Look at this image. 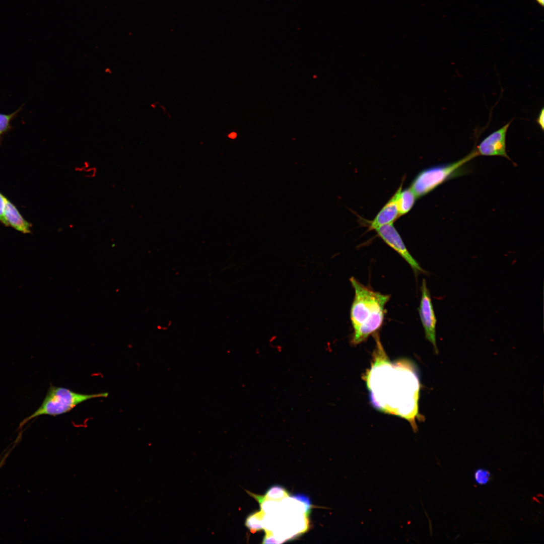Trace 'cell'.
Returning <instances> with one entry per match:
<instances>
[{"label": "cell", "instance_id": "6da1fadb", "mask_svg": "<svg viewBox=\"0 0 544 544\" xmlns=\"http://www.w3.org/2000/svg\"><path fill=\"white\" fill-rule=\"evenodd\" d=\"M376 348L371 367L363 376L372 405L378 411L406 420L418 431L420 382L415 365L410 360L391 362L377 333L374 334Z\"/></svg>", "mask_w": 544, "mask_h": 544}, {"label": "cell", "instance_id": "7a4b0ae2", "mask_svg": "<svg viewBox=\"0 0 544 544\" xmlns=\"http://www.w3.org/2000/svg\"><path fill=\"white\" fill-rule=\"evenodd\" d=\"M350 282L355 292L350 311L354 329L351 343L357 345L381 327L384 318V307L390 296L373 291L354 277L350 278Z\"/></svg>", "mask_w": 544, "mask_h": 544}, {"label": "cell", "instance_id": "3957f363", "mask_svg": "<svg viewBox=\"0 0 544 544\" xmlns=\"http://www.w3.org/2000/svg\"><path fill=\"white\" fill-rule=\"evenodd\" d=\"M477 157L472 149L469 154L456 161L423 170L414 178L410 188L417 198L424 196L445 182L466 174V165Z\"/></svg>", "mask_w": 544, "mask_h": 544}, {"label": "cell", "instance_id": "277c9868", "mask_svg": "<svg viewBox=\"0 0 544 544\" xmlns=\"http://www.w3.org/2000/svg\"><path fill=\"white\" fill-rule=\"evenodd\" d=\"M108 392L84 394L70 389L50 385L40 406L20 424L21 428L30 421L43 415L57 416L67 413L87 400L108 397Z\"/></svg>", "mask_w": 544, "mask_h": 544}, {"label": "cell", "instance_id": "5b68a950", "mask_svg": "<svg viewBox=\"0 0 544 544\" xmlns=\"http://www.w3.org/2000/svg\"><path fill=\"white\" fill-rule=\"evenodd\" d=\"M373 230L386 244L406 261L416 274L427 273L409 252L393 223L381 226Z\"/></svg>", "mask_w": 544, "mask_h": 544}, {"label": "cell", "instance_id": "8992f818", "mask_svg": "<svg viewBox=\"0 0 544 544\" xmlns=\"http://www.w3.org/2000/svg\"><path fill=\"white\" fill-rule=\"evenodd\" d=\"M513 119L487 136L473 149L477 156H500L511 160L506 151V135Z\"/></svg>", "mask_w": 544, "mask_h": 544}, {"label": "cell", "instance_id": "52a82bcc", "mask_svg": "<svg viewBox=\"0 0 544 544\" xmlns=\"http://www.w3.org/2000/svg\"><path fill=\"white\" fill-rule=\"evenodd\" d=\"M421 290V298L419 308L421 321L426 338L432 344L436 353H438L436 337L437 319L430 293L425 279L423 280Z\"/></svg>", "mask_w": 544, "mask_h": 544}, {"label": "cell", "instance_id": "ba28073f", "mask_svg": "<svg viewBox=\"0 0 544 544\" xmlns=\"http://www.w3.org/2000/svg\"><path fill=\"white\" fill-rule=\"evenodd\" d=\"M399 216L396 191L375 218L370 222H367V226L369 229L373 230L375 228L393 223Z\"/></svg>", "mask_w": 544, "mask_h": 544}, {"label": "cell", "instance_id": "9c48e42d", "mask_svg": "<svg viewBox=\"0 0 544 544\" xmlns=\"http://www.w3.org/2000/svg\"><path fill=\"white\" fill-rule=\"evenodd\" d=\"M5 219L7 226H11L25 234L31 232V225L25 220L15 205L7 199L5 209Z\"/></svg>", "mask_w": 544, "mask_h": 544}, {"label": "cell", "instance_id": "30bf717a", "mask_svg": "<svg viewBox=\"0 0 544 544\" xmlns=\"http://www.w3.org/2000/svg\"><path fill=\"white\" fill-rule=\"evenodd\" d=\"M396 192L397 203L400 216L407 214L412 209L417 198L410 187L402 189V184Z\"/></svg>", "mask_w": 544, "mask_h": 544}, {"label": "cell", "instance_id": "8fae6325", "mask_svg": "<svg viewBox=\"0 0 544 544\" xmlns=\"http://www.w3.org/2000/svg\"><path fill=\"white\" fill-rule=\"evenodd\" d=\"M23 106L10 114L0 113V142L2 141L3 136L13 128L11 122L22 110Z\"/></svg>", "mask_w": 544, "mask_h": 544}, {"label": "cell", "instance_id": "7c38bea8", "mask_svg": "<svg viewBox=\"0 0 544 544\" xmlns=\"http://www.w3.org/2000/svg\"><path fill=\"white\" fill-rule=\"evenodd\" d=\"M474 478L477 484L484 485L487 484L491 480V474L487 469L480 468L475 471Z\"/></svg>", "mask_w": 544, "mask_h": 544}, {"label": "cell", "instance_id": "4fadbf2b", "mask_svg": "<svg viewBox=\"0 0 544 544\" xmlns=\"http://www.w3.org/2000/svg\"><path fill=\"white\" fill-rule=\"evenodd\" d=\"M245 525L252 532L262 528L258 519V512L249 515L246 519Z\"/></svg>", "mask_w": 544, "mask_h": 544}, {"label": "cell", "instance_id": "5bb4252c", "mask_svg": "<svg viewBox=\"0 0 544 544\" xmlns=\"http://www.w3.org/2000/svg\"><path fill=\"white\" fill-rule=\"evenodd\" d=\"M285 495H287V493L282 487L279 486H275L271 487L267 491L266 493L267 497L274 499L282 498Z\"/></svg>", "mask_w": 544, "mask_h": 544}, {"label": "cell", "instance_id": "9a60e30c", "mask_svg": "<svg viewBox=\"0 0 544 544\" xmlns=\"http://www.w3.org/2000/svg\"><path fill=\"white\" fill-rule=\"evenodd\" d=\"M7 198L0 193V222L7 226L5 219V209Z\"/></svg>", "mask_w": 544, "mask_h": 544}, {"label": "cell", "instance_id": "2e32d148", "mask_svg": "<svg viewBox=\"0 0 544 544\" xmlns=\"http://www.w3.org/2000/svg\"><path fill=\"white\" fill-rule=\"evenodd\" d=\"M293 497L296 500H298L303 502V504L305 505L306 513H310V508H311V501L308 497L303 494H297L294 495Z\"/></svg>", "mask_w": 544, "mask_h": 544}, {"label": "cell", "instance_id": "e0dca14e", "mask_svg": "<svg viewBox=\"0 0 544 544\" xmlns=\"http://www.w3.org/2000/svg\"><path fill=\"white\" fill-rule=\"evenodd\" d=\"M536 122L539 126L542 131H543L544 129V109L542 107L540 110L539 113L536 119Z\"/></svg>", "mask_w": 544, "mask_h": 544}, {"label": "cell", "instance_id": "ac0fdd59", "mask_svg": "<svg viewBox=\"0 0 544 544\" xmlns=\"http://www.w3.org/2000/svg\"><path fill=\"white\" fill-rule=\"evenodd\" d=\"M236 133L235 132H232L229 134L228 137L231 139H235L236 137Z\"/></svg>", "mask_w": 544, "mask_h": 544}, {"label": "cell", "instance_id": "d6986e66", "mask_svg": "<svg viewBox=\"0 0 544 544\" xmlns=\"http://www.w3.org/2000/svg\"><path fill=\"white\" fill-rule=\"evenodd\" d=\"M536 2L541 6H543V0H536Z\"/></svg>", "mask_w": 544, "mask_h": 544}, {"label": "cell", "instance_id": "ffe728a7", "mask_svg": "<svg viewBox=\"0 0 544 544\" xmlns=\"http://www.w3.org/2000/svg\"><path fill=\"white\" fill-rule=\"evenodd\" d=\"M6 457H6H5L4 458V459H3V460H2L1 461V462H0V468L1 467V466H2V465L3 464V463H4V460H5V459Z\"/></svg>", "mask_w": 544, "mask_h": 544}]
</instances>
